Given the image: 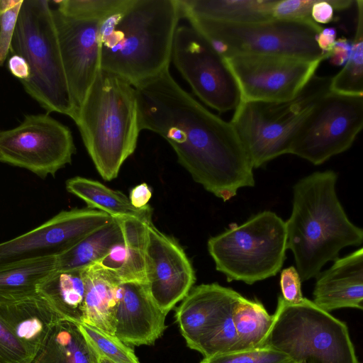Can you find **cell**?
Segmentation results:
<instances>
[{
	"instance_id": "6da1fadb",
	"label": "cell",
	"mask_w": 363,
	"mask_h": 363,
	"mask_svg": "<svg viewBox=\"0 0 363 363\" xmlns=\"http://www.w3.org/2000/svg\"><path fill=\"white\" fill-rule=\"evenodd\" d=\"M134 88L140 131L164 138L196 182L223 201L255 186L253 167L233 125L184 90L169 68Z\"/></svg>"
},
{
	"instance_id": "7a4b0ae2",
	"label": "cell",
	"mask_w": 363,
	"mask_h": 363,
	"mask_svg": "<svg viewBox=\"0 0 363 363\" xmlns=\"http://www.w3.org/2000/svg\"><path fill=\"white\" fill-rule=\"evenodd\" d=\"M177 0H128L100 21V68L133 86L169 68Z\"/></svg>"
},
{
	"instance_id": "3957f363",
	"label": "cell",
	"mask_w": 363,
	"mask_h": 363,
	"mask_svg": "<svg viewBox=\"0 0 363 363\" xmlns=\"http://www.w3.org/2000/svg\"><path fill=\"white\" fill-rule=\"evenodd\" d=\"M337 179L333 170L315 172L294 186L292 211L285 221L286 248L301 281L316 277L344 247L362 243V229L350 220L337 197Z\"/></svg>"
},
{
	"instance_id": "277c9868",
	"label": "cell",
	"mask_w": 363,
	"mask_h": 363,
	"mask_svg": "<svg viewBox=\"0 0 363 363\" xmlns=\"http://www.w3.org/2000/svg\"><path fill=\"white\" fill-rule=\"evenodd\" d=\"M74 122L99 174L106 181L116 178L140 132L134 86L100 68Z\"/></svg>"
},
{
	"instance_id": "5b68a950",
	"label": "cell",
	"mask_w": 363,
	"mask_h": 363,
	"mask_svg": "<svg viewBox=\"0 0 363 363\" xmlns=\"http://www.w3.org/2000/svg\"><path fill=\"white\" fill-rule=\"evenodd\" d=\"M48 0H23L10 52L23 57L30 74L21 81L26 92L46 111L69 116L77 112L62 63L52 9Z\"/></svg>"
},
{
	"instance_id": "8992f818",
	"label": "cell",
	"mask_w": 363,
	"mask_h": 363,
	"mask_svg": "<svg viewBox=\"0 0 363 363\" xmlns=\"http://www.w3.org/2000/svg\"><path fill=\"white\" fill-rule=\"evenodd\" d=\"M262 347L284 353L294 363H359L347 325L306 298L291 304L279 297Z\"/></svg>"
},
{
	"instance_id": "52a82bcc",
	"label": "cell",
	"mask_w": 363,
	"mask_h": 363,
	"mask_svg": "<svg viewBox=\"0 0 363 363\" xmlns=\"http://www.w3.org/2000/svg\"><path fill=\"white\" fill-rule=\"evenodd\" d=\"M208 250L217 271L228 281L247 284L275 276L286 258V223L275 213L260 212L245 223H231L208 239Z\"/></svg>"
},
{
	"instance_id": "ba28073f",
	"label": "cell",
	"mask_w": 363,
	"mask_h": 363,
	"mask_svg": "<svg viewBox=\"0 0 363 363\" xmlns=\"http://www.w3.org/2000/svg\"><path fill=\"white\" fill-rule=\"evenodd\" d=\"M331 77L315 75L294 99L278 102L241 101L231 124L253 168L289 154L294 135L313 105L330 90Z\"/></svg>"
},
{
	"instance_id": "9c48e42d",
	"label": "cell",
	"mask_w": 363,
	"mask_h": 363,
	"mask_svg": "<svg viewBox=\"0 0 363 363\" xmlns=\"http://www.w3.org/2000/svg\"><path fill=\"white\" fill-rule=\"evenodd\" d=\"M197 30L223 59L235 54H267L308 60H326L315 39L323 27L314 21L278 18L230 23L188 17Z\"/></svg>"
},
{
	"instance_id": "30bf717a",
	"label": "cell",
	"mask_w": 363,
	"mask_h": 363,
	"mask_svg": "<svg viewBox=\"0 0 363 363\" xmlns=\"http://www.w3.org/2000/svg\"><path fill=\"white\" fill-rule=\"evenodd\" d=\"M363 126V96L329 91L298 128L289 154L318 165L347 150Z\"/></svg>"
},
{
	"instance_id": "8fae6325",
	"label": "cell",
	"mask_w": 363,
	"mask_h": 363,
	"mask_svg": "<svg viewBox=\"0 0 363 363\" xmlns=\"http://www.w3.org/2000/svg\"><path fill=\"white\" fill-rule=\"evenodd\" d=\"M241 296L216 283L191 289L175 312L187 346L204 357L242 350L232 319Z\"/></svg>"
},
{
	"instance_id": "7c38bea8",
	"label": "cell",
	"mask_w": 363,
	"mask_h": 363,
	"mask_svg": "<svg viewBox=\"0 0 363 363\" xmlns=\"http://www.w3.org/2000/svg\"><path fill=\"white\" fill-rule=\"evenodd\" d=\"M75 152L70 129L48 113L25 115L18 126L0 130V162L43 179L71 163Z\"/></svg>"
},
{
	"instance_id": "4fadbf2b",
	"label": "cell",
	"mask_w": 363,
	"mask_h": 363,
	"mask_svg": "<svg viewBox=\"0 0 363 363\" xmlns=\"http://www.w3.org/2000/svg\"><path fill=\"white\" fill-rule=\"evenodd\" d=\"M171 60L195 95L209 107L222 113L240 104L239 86L224 59L191 25L177 26Z\"/></svg>"
},
{
	"instance_id": "5bb4252c",
	"label": "cell",
	"mask_w": 363,
	"mask_h": 363,
	"mask_svg": "<svg viewBox=\"0 0 363 363\" xmlns=\"http://www.w3.org/2000/svg\"><path fill=\"white\" fill-rule=\"evenodd\" d=\"M241 94V101L278 102L295 98L315 75L323 60L240 53L224 59Z\"/></svg>"
},
{
	"instance_id": "9a60e30c",
	"label": "cell",
	"mask_w": 363,
	"mask_h": 363,
	"mask_svg": "<svg viewBox=\"0 0 363 363\" xmlns=\"http://www.w3.org/2000/svg\"><path fill=\"white\" fill-rule=\"evenodd\" d=\"M112 218L89 208L62 211L37 228L0 243V266L57 255Z\"/></svg>"
},
{
	"instance_id": "2e32d148",
	"label": "cell",
	"mask_w": 363,
	"mask_h": 363,
	"mask_svg": "<svg viewBox=\"0 0 363 363\" xmlns=\"http://www.w3.org/2000/svg\"><path fill=\"white\" fill-rule=\"evenodd\" d=\"M145 274L147 291L166 314L188 294L195 274L186 253L152 222L146 224Z\"/></svg>"
},
{
	"instance_id": "e0dca14e",
	"label": "cell",
	"mask_w": 363,
	"mask_h": 363,
	"mask_svg": "<svg viewBox=\"0 0 363 363\" xmlns=\"http://www.w3.org/2000/svg\"><path fill=\"white\" fill-rule=\"evenodd\" d=\"M52 15L67 82L77 116L100 69L101 21L74 18L57 9H52Z\"/></svg>"
},
{
	"instance_id": "ac0fdd59",
	"label": "cell",
	"mask_w": 363,
	"mask_h": 363,
	"mask_svg": "<svg viewBox=\"0 0 363 363\" xmlns=\"http://www.w3.org/2000/svg\"><path fill=\"white\" fill-rule=\"evenodd\" d=\"M164 313L150 297L146 285L120 283L114 307V336L128 345H151L167 328Z\"/></svg>"
},
{
	"instance_id": "d6986e66",
	"label": "cell",
	"mask_w": 363,
	"mask_h": 363,
	"mask_svg": "<svg viewBox=\"0 0 363 363\" xmlns=\"http://www.w3.org/2000/svg\"><path fill=\"white\" fill-rule=\"evenodd\" d=\"M313 303L330 312L342 308L362 309L363 249L334 260L331 267L316 276Z\"/></svg>"
},
{
	"instance_id": "ffe728a7",
	"label": "cell",
	"mask_w": 363,
	"mask_h": 363,
	"mask_svg": "<svg viewBox=\"0 0 363 363\" xmlns=\"http://www.w3.org/2000/svg\"><path fill=\"white\" fill-rule=\"evenodd\" d=\"M0 319L36 354L62 318L36 292L21 296H0Z\"/></svg>"
},
{
	"instance_id": "44dd1931",
	"label": "cell",
	"mask_w": 363,
	"mask_h": 363,
	"mask_svg": "<svg viewBox=\"0 0 363 363\" xmlns=\"http://www.w3.org/2000/svg\"><path fill=\"white\" fill-rule=\"evenodd\" d=\"M120 283L112 272L99 264L86 269L84 323L114 335V307Z\"/></svg>"
},
{
	"instance_id": "7402d4cb",
	"label": "cell",
	"mask_w": 363,
	"mask_h": 363,
	"mask_svg": "<svg viewBox=\"0 0 363 363\" xmlns=\"http://www.w3.org/2000/svg\"><path fill=\"white\" fill-rule=\"evenodd\" d=\"M277 0H177L180 16L230 23H247L273 18Z\"/></svg>"
},
{
	"instance_id": "603a6c76",
	"label": "cell",
	"mask_w": 363,
	"mask_h": 363,
	"mask_svg": "<svg viewBox=\"0 0 363 363\" xmlns=\"http://www.w3.org/2000/svg\"><path fill=\"white\" fill-rule=\"evenodd\" d=\"M86 269L56 270L36 289L62 319L78 324L84 322Z\"/></svg>"
},
{
	"instance_id": "cb8c5ba5",
	"label": "cell",
	"mask_w": 363,
	"mask_h": 363,
	"mask_svg": "<svg viewBox=\"0 0 363 363\" xmlns=\"http://www.w3.org/2000/svg\"><path fill=\"white\" fill-rule=\"evenodd\" d=\"M66 189L83 200L88 208L106 213L113 218H133L145 223L152 222L150 206L136 208L124 194L97 181L75 177L66 182Z\"/></svg>"
},
{
	"instance_id": "d4e9b609",
	"label": "cell",
	"mask_w": 363,
	"mask_h": 363,
	"mask_svg": "<svg viewBox=\"0 0 363 363\" xmlns=\"http://www.w3.org/2000/svg\"><path fill=\"white\" fill-rule=\"evenodd\" d=\"M97 357L79 324L61 319L30 363H96Z\"/></svg>"
},
{
	"instance_id": "484cf974",
	"label": "cell",
	"mask_w": 363,
	"mask_h": 363,
	"mask_svg": "<svg viewBox=\"0 0 363 363\" xmlns=\"http://www.w3.org/2000/svg\"><path fill=\"white\" fill-rule=\"evenodd\" d=\"M123 240L121 229L115 218L56 255L57 270L86 269L97 263L115 243Z\"/></svg>"
},
{
	"instance_id": "4316f807",
	"label": "cell",
	"mask_w": 363,
	"mask_h": 363,
	"mask_svg": "<svg viewBox=\"0 0 363 363\" xmlns=\"http://www.w3.org/2000/svg\"><path fill=\"white\" fill-rule=\"evenodd\" d=\"M56 270V255L0 266V296H21L36 293L38 286Z\"/></svg>"
},
{
	"instance_id": "83f0119b",
	"label": "cell",
	"mask_w": 363,
	"mask_h": 363,
	"mask_svg": "<svg viewBox=\"0 0 363 363\" xmlns=\"http://www.w3.org/2000/svg\"><path fill=\"white\" fill-rule=\"evenodd\" d=\"M237 337L242 350L262 347L274 322L263 305L242 296L232 315Z\"/></svg>"
},
{
	"instance_id": "f1b7e54d",
	"label": "cell",
	"mask_w": 363,
	"mask_h": 363,
	"mask_svg": "<svg viewBox=\"0 0 363 363\" xmlns=\"http://www.w3.org/2000/svg\"><path fill=\"white\" fill-rule=\"evenodd\" d=\"M118 220L125 247V263L119 277L121 283L138 282L146 284L145 248L146 224L133 218H115Z\"/></svg>"
},
{
	"instance_id": "f546056e",
	"label": "cell",
	"mask_w": 363,
	"mask_h": 363,
	"mask_svg": "<svg viewBox=\"0 0 363 363\" xmlns=\"http://www.w3.org/2000/svg\"><path fill=\"white\" fill-rule=\"evenodd\" d=\"M356 28L352 52L344 67L331 77L330 91L354 96H363V1H355Z\"/></svg>"
},
{
	"instance_id": "4dcf8cb0",
	"label": "cell",
	"mask_w": 363,
	"mask_h": 363,
	"mask_svg": "<svg viewBox=\"0 0 363 363\" xmlns=\"http://www.w3.org/2000/svg\"><path fill=\"white\" fill-rule=\"evenodd\" d=\"M79 325L84 337L98 355L113 363H140L134 350L116 336L86 323Z\"/></svg>"
},
{
	"instance_id": "1f68e13d",
	"label": "cell",
	"mask_w": 363,
	"mask_h": 363,
	"mask_svg": "<svg viewBox=\"0 0 363 363\" xmlns=\"http://www.w3.org/2000/svg\"><path fill=\"white\" fill-rule=\"evenodd\" d=\"M128 0L53 1L62 13L77 19L102 21L123 7Z\"/></svg>"
},
{
	"instance_id": "d6a6232c",
	"label": "cell",
	"mask_w": 363,
	"mask_h": 363,
	"mask_svg": "<svg viewBox=\"0 0 363 363\" xmlns=\"http://www.w3.org/2000/svg\"><path fill=\"white\" fill-rule=\"evenodd\" d=\"M200 363H294L284 353L268 347L204 357Z\"/></svg>"
},
{
	"instance_id": "836d02e7",
	"label": "cell",
	"mask_w": 363,
	"mask_h": 363,
	"mask_svg": "<svg viewBox=\"0 0 363 363\" xmlns=\"http://www.w3.org/2000/svg\"><path fill=\"white\" fill-rule=\"evenodd\" d=\"M23 0H0V67L10 52L16 22Z\"/></svg>"
},
{
	"instance_id": "e575fe53",
	"label": "cell",
	"mask_w": 363,
	"mask_h": 363,
	"mask_svg": "<svg viewBox=\"0 0 363 363\" xmlns=\"http://www.w3.org/2000/svg\"><path fill=\"white\" fill-rule=\"evenodd\" d=\"M35 355L0 319V363H30Z\"/></svg>"
},
{
	"instance_id": "d590c367",
	"label": "cell",
	"mask_w": 363,
	"mask_h": 363,
	"mask_svg": "<svg viewBox=\"0 0 363 363\" xmlns=\"http://www.w3.org/2000/svg\"><path fill=\"white\" fill-rule=\"evenodd\" d=\"M314 2L315 0H277L272 16L288 21H313L311 12Z\"/></svg>"
},
{
	"instance_id": "8d00e7d4",
	"label": "cell",
	"mask_w": 363,
	"mask_h": 363,
	"mask_svg": "<svg viewBox=\"0 0 363 363\" xmlns=\"http://www.w3.org/2000/svg\"><path fill=\"white\" fill-rule=\"evenodd\" d=\"M281 297L291 304L302 301L303 296L301 291V280L298 271L294 267L284 269L280 275Z\"/></svg>"
},
{
	"instance_id": "74e56055",
	"label": "cell",
	"mask_w": 363,
	"mask_h": 363,
	"mask_svg": "<svg viewBox=\"0 0 363 363\" xmlns=\"http://www.w3.org/2000/svg\"><path fill=\"white\" fill-rule=\"evenodd\" d=\"M125 247L123 239L113 244L106 255L96 264L112 272L119 279L125 266Z\"/></svg>"
},
{
	"instance_id": "f35d334b",
	"label": "cell",
	"mask_w": 363,
	"mask_h": 363,
	"mask_svg": "<svg viewBox=\"0 0 363 363\" xmlns=\"http://www.w3.org/2000/svg\"><path fill=\"white\" fill-rule=\"evenodd\" d=\"M352 52V41L345 38L336 39L334 48L328 59L330 62L336 66L345 65Z\"/></svg>"
},
{
	"instance_id": "ab89813d",
	"label": "cell",
	"mask_w": 363,
	"mask_h": 363,
	"mask_svg": "<svg viewBox=\"0 0 363 363\" xmlns=\"http://www.w3.org/2000/svg\"><path fill=\"white\" fill-rule=\"evenodd\" d=\"M335 9L331 0H315L313 4L311 16L317 24H325L334 19Z\"/></svg>"
},
{
	"instance_id": "60d3db41",
	"label": "cell",
	"mask_w": 363,
	"mask_h": 363,
	"mask_svg": "<svg viewBox=\"0 0 363 363\" xmlns=\"http://www.w3.org/2000/svg\"><path fill=\"white\" fill-rule=\"evenodd\" d=\"M8 69L11 74L20 81L28 79L30 74L28 64L23 57L18 55H12L9 57Z\"/></svg>"
},
{
	"instance_id": "b9f144b4",
	"label": "cell",
	"mask_w": 363,
	"mask_h": 363,
	"mask_svg": "<svg viewBox=\"0 0 363 363\" xmlns=\"http://www.w3.org/2000/svg\"><path fill=\"white\" fill-rule=\"evenodd\" d=\"M151 197V189L146 183H142L131 189L129 199L135 208H143L147 206Z\"/></svg>"
},
{
	"instance_id": "7bdbcfd3",
	"label": "cell",
	"mask_w": 363,
	"mask_h": 363,
	"mask_svg": "<svg viewBox=\"0 0 363 363\" xmlns=\"http://www.w3.org/2000/svg\"><path fill=\"white\" fill-rule=\"evenodd\" d=\"M337 32L335 28H323L316 36L318 47L324 55L329 56L336 41Z\"/></svg>"
},
{
	"instance_id": "ee69618b",
	"label": "cell",
	"mask_w": 363,
	"mask_h": 363,
	"mask_svg": "<svg viewBox=\"0 0 363 363\" xmlns=\"http://www.w3.org/2000/svg\"><path fill=\"white\" fill-rule=\"evenodd\" d=\"M96 363H113V362H111L110 360L106 359L104 357L98 355Z\"/></svg>"
}]
</instances>
